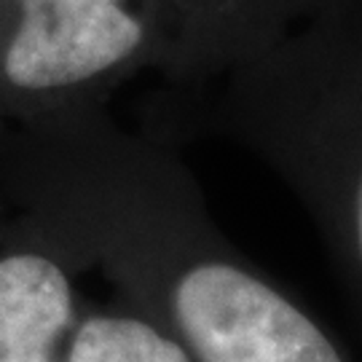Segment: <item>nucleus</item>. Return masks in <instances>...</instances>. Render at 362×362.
<instances>
[{"label":"nucleus","instance_id":"obj_1","mask_svg":"<svg viewBox=\"0 0 362 362\" xmlns=\"http://www.w3.org/2000/svg\"><path fill=\"white\" fill-rule=\"evenodd\" d=\"M204 91L215 129L279 175L362 287V0H330Z\"/></svg>","mask_w":362,"mask_h":362},{"label":"nucleus","instance_id":"obj_2","mask_svg":"<svg viewBox=\"0 0 362 362\" xmlns=\"http://www.w3.org/2000/svg\"><path fill=\"white\" fill-rule=\"evenodd\" d=\"M161 59L158 0H0V129L107 107Z\"/></svg>","mask_w":362,"mask_h":362},{"label":"nucleus","instance_id":"obj_3","mask_svg":"<svg viewBox=\"0 0 362 362\" xmlns=\"http://www.w3.org/2000/svg\"><path fill=\"white\" fill-rule=\"evenodd\" d=\"M76 269L52 236L0 202V362L65 360Z\"/></svg>","mask_w":362,"mask_h":362},{"label":"nucleus","instance_id":"obj_4","mask_svg":"<svg viewBox=\"0 0 362 362\" xmlns=\"http://www.w3.org/2000/svg\"><path fill=\"white\" fill-rule=\"evenodd\" d=\"M330 0H158V76L182 97L202 94L231 67L266 52Z\"/></svg>","mask_w":362,"mask_h":362},{"label":"nucleus","instance_id":"obj_5","mask_svg":"<svg viewBox=\"0 0 362 362\" xmlns=\"http://www.w3.org/2000/svg\"><path fill=\"white\" fill-rule=\"evenodd\" d=\"M62 362H194L182 344L140 314L100 311L76 325Z\"/></svg>","mask_w":362,"mask_h":362}]
</instances>
